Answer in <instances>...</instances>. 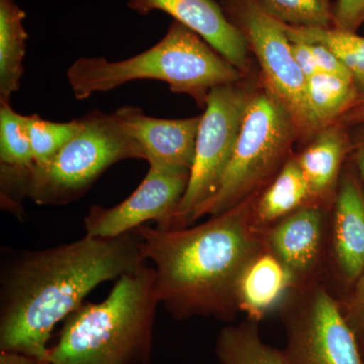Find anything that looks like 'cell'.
<instances>
[{
	"mask_svg": "<svg viewBox=\"0 0 364 364\" xmlns=\"http://www.w3.org/2000/svg\"><path fill=\"white\" fill-rule=\"evenodd\" d=\"M306 95L318 130L338 123L360 97L351 76L323 72L306 79Z\"/></svg>",
	"mask_w": 364,
	"mask_h": 364,
	"instance_id": "ffe728a7",
	"label": "cell"
},
{
	"mask_svg": "<svg viewBox=\"0 0 364 364\" xmlns=\"http://www.w3.org/2000/svg\"><path fill=\"white\" fill-rule=\"evenodd\" d=\"M364 140V138L363 139H359V141H363Z\"/></svg>",
	"mask_w": 364,
	"mask_h": 364,
	"instance_id": "d590c367",
	"label": "cell"
},
{
	"mask_svg": "<svg viewBox=\"0 0 364 364\" xmlns=\"http://www.w3.org/2000/svg\"><path fill=\"white\" fill-rule=\"evenodd\" d=\"M296 287L289 268L265 244L242 272L238 284L239 312L246 314L248 320L259 323L277 312Z\"/></svg>",
	"mask_w": 364,
	"mask_h": 364,
	"instance_id": "2e32d148",
	"label": "cell"
},
{
	"mask_svg": "<svg viewBox=\"0 0 364 364\" xmlns=\"http://www.w3.org/2000/svg\"><path fill=\"white\" fill-rule=\"evenodd\" d=\"M128 7L143 16L153 11L168 14L200 36L242 73L247 72V40L214 0H129Z\"/></svg>",
	"mask_w": 364,
	"mask_h": 364,
	"instance_id": "5bb4252c",
	"label": "cell"
},
{
	"mask_svg": "<svg viewBox=\"0 0 364 364\" xmlns=\"http://www.w3.org/2000/svg\"><path fill=\"white\" fill-rule=\"evenodd\" d=\"M38 361L20 352L0 350V364H36Z\"/></svg>",
	"mask_w": 364,
	"mask_h": 364,
	"instance_id": "4dcf8cb0",
	"label": "cell"
},
{
	"mask_svg": "<svg viewBox=\"0 0 364 364\" xmlns=\"http://www.w3.org/2000/svg\"><path fill=\"white\" fill-rule=\"evenodd\" d=\"M242 78L240 70L200 36L176 21L147 51L121 61L80 57L67 70L69 85L78 100L131 81L153 79L167 83L173 92L193 97L203 109L213 88L240 82Z\"/></svg>",
	"mask_w": 364,
	"mask_h": 364,
	"instance_id": "277c9868",
	"label": "cell"
},
{
	"mask_svg": "<svg viewBox=\"0 0 364 364\" xmlns=\"http://www.w3.org/2000/svg\"><path fill=\"white\" fill-rule=\"evenodd\" d=\"M114 114L127 133L140 144L149 166L191 169L202 114L188 119H157L132 105L119 107Z\"/></svg>",
	"mask_w": 364,
	"mask_h": 364,
	"instance_id": "4fadbf2b",
	"label": "cell"
},
{
	"mask_svg": "<svg viewBox=\"0 0 364 364\" xmlns=\"http://www.w3.org/2000/svg\"><path fill=\"white\" fill-rule=\"evenodd\" d=\"M352 145L344 124L335 123L316 132L305 149L296 155L313 205L333 207L345 158L351 152Z\"/></svg>",
	"mask_w": 364,
	"mask_h": 364,
	"instance_id": "9a60e30c",
	"label": "cell"
},
{
	"mask_svg": "<svg viewBox=\"0 0 364 364\" xmlns=\"http://www.w3.org/2000/svg\"><path fill=\"white\" fill-rule=\"evenodd\" d=\"M299 136L293 117L269 90L263 86L251 92L226 172L198 220L222 214L262 191L291 157Z\"/></svg>",
	"mask_w": 364,
	"mask_h": 364,
	"instance_id": "5b68a950",
	"label": "cell"
},
{
	"mask_svg": "<svg viewBox=\"0 0 364 364\" xmlns=\"http://www.w3.org/2000/svg\"><path fill=\"white\" fill-rule=\"evenodd\" d=\"M36 364H51V363H50L49 361H48V360H39Z\"/></svg>",
	"mask_w": 364,
	"mask_h": 364,
	"instance_id": "d6a6232c",
	"label": "cell"
},
{
	"mask_svg": "<svg viewBox=\"0 0 364 364\" xmlns=\"http://www.w3.org/2000/svg\"><path fill=\"white\" fill-rule=\"evenodd\" d=\"M309 45L312 48L314 56H315L316 62H317L318 72L335 74V75L351 76L346 67L343 65L338 57L329 48L320 44Z\"/></svg>",
	"mask_w": 364,
	"mask_h": 364,
	"instance_id": "83f0119b",
	"label": "cell"
},
{
	"mask_svg": "<svg viewBox=\"0 0 364 364\" xmlns=\"http://www.w3.org/2000/svg\"><path fill=\"white\" fill-rule=\"evenodd\" d=\"M189 176L191 170L149 166L140 186L123 202L111 208H90L83 220L85 235L114 238L133 232L146 222H164L178 208Z\"/></svg>",
	"mask_w": 364,
	"mask_h": 364,
	"instance_id": "30bf717a",
	"label": "cell"
},
{
	"mask_svg": "<svg viewBox=\"0 0 364 364\" xmlns=\"http://www.w3.org/2000/svg\"><path fill=\"white\" fill-rule=\"evenodd\" d=\"M277 313L287 364H364L358 337L327 282L296 287Z\"/></svg>",
	"mask_w": 364,
	"mask_h": 364,
	"instance_id": "ba28073f",
	"label": "cell"
},
{
	"mask_svg": "<svg viewBox=\"0 0 364 364\" xmlns=\"http://www.w3.org/2000/svg\"><path fill=\"white\" fill-rule=\"evenodd\" d=\"M351 152L354 166H355L361 181L364 182V140L356 143Z\"/></svg>",
	"mask_w": 364,
	"mask_h": 364,
	"instance_id": "1f68e13d",
	"label": "cell"
},
{
	"mask_svg": "<svg viewBox=\"0 0 364 364\" xmlns=\"http://www.w3.org/2000/svg\"><path fill=\"white\" fill-rule=\"evenodd\" d=\"M258 324L247 318L223 328L215 346L219 364H287L282 350L261 339Z\"/></svg>",
	"mask_w": 364,
	"mask_h": 364,
	"instance_id": "d6986e66",
	"label": "cell"
},
{
	"mask_svg": "<svg viewBox=\"0 0 364 364\" xmlns=\"http://www.w3.org/2000/svg\"><path fill=\"white\" fill-rule=\"evenodd\" d=\"M291 42L324 45L340 59L351 74L360 97H364V37L358 33L323 26L284 25Z\"/></svg>",
	"mask_w": 364,
	"mask_h": 364,
	"instance_id": "44dd1931",
	"label": "cell"
},
{
	"mask_svg": "<svg viewBox=\"0 0 364 364\" xmlns=\"http://www.w3.org/2000/svg\"><path fill=\"white\" fill-rule=\"evenodd\" d=\"M364 270V189L358 171L342 172L331 210L327 284L346 293Z\"/></svg>",
	"mask_w": 364,
	"mask_h": 364,
	"instance_id": "7c38bea8",
	"label": "cell"
},
{
	"mask_svg": "<svg viewBox=\"0 0 364 364\" xmlns=\"http://www.w3.org/2000/svg\"><path fill=\"white\" fill-rule=\"evenodd\" d=\"M332 208L308 205L264 231L265 244L296 280V287L327 282Z\"/></svg>",
	"mask_w": 364,
	"mask_h": 364,
	"instance_id": "8fae6325",
	"label": "cell"
},
{
	"mask_svg": "<svg viewBox=\"0 0 364 364\" xmlns=\"http://www.w3.org/2000/svg\"><path fill=\"white\" fill-rule=\"evenodd\" d=\"M26 14L14 0H0V102L21 87L26 51Z\"/></svg>",
	"mask_w": 364,
	"mask_h": 364,
	"instance_id": "ac0fdd59",
	"label": "cell"
},
{
	"mask_svg": "<svg viewBox=\"0 0 364 364\" xmlns=\"http://www.w3.org/2000/svg\"><path fill=\"white\" fill-rule=\"evenodd\" d=\"M159 299L155 272L144 265L117 280L100 303L83 304L64 321L51 364H149Z\"/></svg>",
	"mask_w": 364,
	"mask_h": 364,
	"instance_id": "3957f363",
	"label": "cell"
},
{
	"mask_svg": "<svg viewBox=\"0 0 364 364\" xmlns=\"http://www.w3.org/2000/svg\"><path fill=\"white\" fill-rule=\"evenodd\" d=\"M331 13L334 28L356 33L364 23V0H337Z\"/></svg>",
	"mask_w": 364,
	"mask_h": 364,
	"instance_id": "4316f807",
	"label": "cell"
},
{
	"mask_svg": "<svg viewBox=\"0 0 364 364\" xmlns=\"http://www.w3.org/2000/svg\"><path fill=\"white\" fill-rule=\"evenodd\" d=\"M338 123L344 126L364 124V97L358 98L355 105L340 119Z\"/></svg>",
	"mask_w": 364,
	"mask_h": 364,
	"instance_id": "f546056e",
	"label": "cell"
},
{
	"mask_svg": "<svg viewBox=\"0 0 364 364\" xmlns=\"http://www.w3.org/2000/svg\"><path fill=\"white\" fill-rule=\"evenodd\" d=\"M146 265L135 231L83 238L42 250L2 249L0 350L47 360L54 328L100 284Z\"/></svg>",
	"mask_w": 364,
	"mask_h": 364,
	"instance_id": "6da1fadb",
	"label": "cell"
},
{
	"mask_svg": "<svg viewBox=\"0 0 364 364\" xmlns=\"http://www.w3.org/2000/svg\"><path fill=\"white\" fill-rule=\"evenodd\" d=\"M30 167L0 164L1 210L16 215L18 219L23 218V203L26 198H28L26 191H28V176Z\"/></svg>",
	"mask_w": 364,
	"mask_h": 364,
	"instance_id": "d4e9b609",
	"label": "cell"
},
{
	"mask_svg": "<svg viewBox=\"0 0 364 364\" xmlns=\"http://www.w3.org/2000/svg\"><path fill=\"white\" fill-rule=\"evenodd\" d=\"M322 1L324 2L325 6L330 7L329 0H322Z\"/></svg>",
	"mask_w": 364,
	"mask_h": 364,
	"instance_id": "836d02e7",
	"label": "cell"
},
{
	"mask_svg": "<svg viewBox=\"0 0 364 364\" xmlns=\"http://www.w3.org/2000/svg\"><path fill=\"white\" fill-rule=\"evenodd\" d=\"M313 205L310 188L296 156H291L256 196L253 220L264 232L299 208Z\"/></svg>",
	"mask_w": 364,
	"mask_h": 364,
	"instance_id": "e0dca14e",
	"label": "cell"
},
{
	"mask_svg": "<svg viewBox=\"0 0 364 364\" xmlns=\"http://www.w3.org/2000/svg\"><path fill=\"white\" fill-rule=\"evenodd\" d=\"M360 347H361V351H363V354L364 356V341L363 342V343L360 344Z\"/></svg>",
	"mask_w": 364,
	"mask_h": 364,
	"instance_id": "e575fe53",
	"label": "cell"
},
{
	"mask_svg": "<svg viewBox=\"0 0 364 364\" xmlns=\"http://www.w3.org/2000/svg\"><path fill=\"white\" fill-rule=\"evenodd\" d=\"M251 92L240 81L217 86L208 93L186 193L176 212L157 228L179 229L198 221V213L214 196L233 155Z\"/></svg>",
	"mask_w": 364,
	"mask_h": 364,
	"instance_id": "52a82bcc",
	"label": "cell"
},
{
	"mask_svg": "<svg viewBox=\"0 0 364 364\" xmlns=\"http://www.w3.org/2000/svg\"><path fill=\"white\" fill-rule=\"evenodd\" d=\"M33 163L25 116L9 102H0V164L30 167Z\"/></svg>",
	"mask_w": 364,
	"mask_h": 364,
	"instance_id": "603a6c76",
	"label": "cell"
},
{
	"mask_svg": "<svg viewBox=\"0 0 364 364\" xmlns=\"http://www.w3.org/2000/svg\"><path fill=\"white\" fill-rule=\"evenodd\" d=\"M291 43L294 58L306 79L317 74L318 72L317 62H316L311 46L303 42Z\"/></svg>",
	"mask_w": 364,
	"mask_h": 364,
	"instance_id": "f1b7e54d",
	"label": "cell"
},
{
	"mask_svg": "<svg viewBox=\"0 0 364 364\" xmlns=\"http://www.w3.org/2000/svg\"><path fill=\"white\" fill-rule=\"evenodd\" d=\"M25 122L36 164L52 159L77 135L83 124L81 119L59 123L41 119L38 114L25 116Z\"/></svg>",
	"mask_w": 364,
	"mask_h": 364,
	"instance_id": "7402d4cb",
	"label": "cell"
},
{
	"mask_svg": "<svg viewBox=\"0 0 364 364\" xmlns=\"http://www.w3.org/2000/svg\"><path fill=\"white\" fill-rule=\"evenodd\" d=\"M225 6L259 63L264 87L286 107L299 136H313L318 128L309 105L306 77L294 58L284 23L248 0H226Z\"/></svg>",
	"mask_w": 364,
	"mask_h": 364,
	"instance_id": "9c48e42d",
	"label": "cell"
},
{
	"mask_svg": "<svg viewBox=\"0 0 364 364\" xmlns=\"http://www.w3.org/2000/svg\"><path fill=\"white\" fill-rule=\"evenodd\" d=\"M82 129L49 161L28 169V198L39 205H68L85 196L98 177L127 159H144L140 144L112 114L93 111Z\"/></svg>",
	"mask_w": 364,
	"mask_h": 364,
	"instance_id": "8992f818",
	"label": "cell"
},
{
	"mask_svg": "<svg viewBox=\"0 0 364 364\" xmlns=\"http://www.w3.org/2000/svg\"><path fill=\"white\" fill-rule=\"evenodd\" d=\"M342 313L352 328L359 344L364 341V270L350 291L343 299H338Z\"/></svg>",
	"mask_w": 364,
	"mask_h": 364,
	"instance_id": "484cf974",
	"label": "cell"
},
{
	"mask_svg": "<svg viewBox=\"0 0 364 364\" xmlns=\"http://www.w3.org/2000/svg\"><path fill=\"white\" fill-rule=\"evenodd\" d=\"M257 195L196 226L134 230L144 257L152 263L160 306L172 318L230 323L240 313L242 272L265 246L264 232L253 220Z\"/></svg>",
	"mask_w": 364,
	"mask_h": 364,
	"instance_id": "7a4b0ae2",
	"label": "cell"
},
{
	"mask_svg": "<svg viewBox=\"0 0 364 364\" xmlns=\"http://www.w3.org/2000/svg\"><path fill=\"white\" fill-rule=\"evenodd\" d=\"M274 20L291 26L333 25L331 9L322 0H248Z\"/></svg>",
	"mask_w": 364,
	"mask_h": 364,
	"instance_id": "cb8c5ba5",
	"label": "cell"
}]
</instances>
